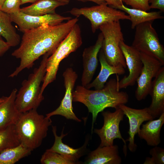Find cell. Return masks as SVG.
<instances>
[{
  "mask_svg": "<svg viewBox=\"0 0 164 164\" xmlns=\"http://www.w3.org/2000/svg\"><path fill=\"white\" fill-rule=\"evenodd\" d=\"M36 110L22 113L15 125L20 143L32 151L40 146L52 123L50 118L39 114Z\"/></svg>",
  "mask_w": 164,
  "mask_h": 164,
  "instance_id": "cell-3",
  "label": "cell"
},
{
  "mask_svg": "<svg viewBox=\"0 0 164 164\" xmlns=\"http://www.w3.org/2000/svg\"><path fill=\"white\" fill-rule=\"evenodd\" d=\"M40 162L42 164H77L67 156L47 149L42 155Z\"/></svg>",
  "mask_w": 164,
  "mask_h": 164,
  "instance_id": "cell-27",
  "label": "cell"
},
{
  "mask_svg": "<svg viewBox=\"0 0 164 164\" xmlns=\"http://www.w3.org/2000/svg\"><path fill=\"white\" fill-rule=\"evenodd\" d=\"M78 1L83 2H91L95 3L97 5H101L107 4L104 0H77Z\"/></svg>",
  "mask_w": 164,
  "mask_h": 164,
  "instance_id": "cell-34",
  "label": "cell"
},
{
  "mask_svg": "<svg viewBox=\"0 0 164 164\" xmlns=\"http://www.w3.org/2000/svg\"><path fill=\"white\" fill-rule=\"evenodd\" d=\"M78 18L56 25L44 24L23 32L20 46L12 54L20 60V64L9 77H13L24 69L32 68L41 56L46 53L51 55L77 23Z\"/></svg>",
  "mask_w": 164,
  "mask_h": 164,
  "instance_id": "cell-1",
  "label": "cell"
},
{
  "mask_svg": "<svg viewBox=\"0 0 164 164\" xmlns=\"http://www.w3.org/2000/svg\"><path fill=\"white\" fill-rule=\"evenodd\" d=\"M21 0H5L0 10L8 14L20 12Z\"/></svg>",
  "mask_w": 164,
  "mask_h": 164,
  "instance_id": "cell-29",
  "label": "cell"
},
{
  "mask_svg": "<svg viewBox=\"0 0 164 164\" xmlns=\"http://www.w3.org/2000/svg\"><path fill=\"white\" fill-rule=\"evenodd\" d=\"M9 15L12 22L16 24L19 31L23 32L38 27L44 24L56 25L72 18L70 17L62 16L56 13L42 15L32 16L20 11Z\"/></svg>",
  "mask_w": 164,
  "mask_h": 164,
  "instance_id": "cell-13",
  "label": "cell"
},
{
  "mask_svg": "<svg viewBox=\"0 0 164 164\" xmlns=\"http://www.w3.org/2000/svg\"><path fill=\"white\" fill-rule=\"evenodd\" d=\"M0 8H1V7H0Z\"/></svg>",
  "mask_w": 164,
  "mask_h": 164,
  "instance_id": "cell-39",
  "label": "cell"
},
{
  "mask_svg": "<svg viewBox=\"0 0 164 164\" xmlns=\"http://www.w3.org/2000/svg\"><path fill=\"white\" fill-rule=\"evenodd\" d=\"M4 99V96H3L1 98H0V103L2 102Z\"/></svg>",
  "mask_w": 164,
  "mask_h": 164,
  "instance_id": "cell-38",
  "label": "cell"
},
{
  "mask_svg": "<svg viewBox=\"0 0 164 164\" xmlns=\"http://www.w3.org/2000/svg\"><path fill=\"white\" fill-rule=\"evenodd\" d=\"M114 112L102 111L104 124L100 129H95L94 132L100 137L101 143L99 146H111L114 145V140L118 138L122 140L124 145L123 151L125 155L127 154L126 141L122 138L119 130V124L125 115L122 111L118 107Z\"/></svg>",
  "mask_w": 164,
  "mask_h": 164,
  "instance_id": "cell-9",
  "label": "cell"
},
{
  "mask_svg": "<svg viewBox=\"0 0 164 164\" xmlns=\"http://www.w3.org/2000/svg\"><path fill=\"white\" fill-rule=\"evenodd\" d=\"M153 21L141 23L135 28L132 46L140 52L152 56L164 65V48L152 26Z\"/></svg>",
  "mask_w": 164,
  "mask_h": 164,
  "instance_id": "cell-7",
  "label": "cell"
},
{
  "mask_svg": "<svg viewBox=\"0 0 164 164\" xmlns=\"http://www.w3.org/2000/svg\"><path fill=\"white\" fill-rule=\"evenodd\" d=\"M18 90L13 89L9 96L4 97L0 103V129L15 125L22 114L17 109L15 101Z\"/></svg>",
  "mask_w": 164,
  "mask_h": 164,
  "instance_id": "cell-17",
  "label": "cell"
},
{
  "mask_svg": "<svg viewBox=\"0 0 164 164\" xmlns=\"http://www.w3.org/2000/svg\"><path fill=\"white\" fill-rule=\"evenodd\" d=\"M103 36L101 48L106 59L111 65L127 66L125 58L119 46L120 42L124 41L120 21L107 22L100 26Z\"/></svg>",
  "mask_w": 164,
  "mask_h": 164,
  "instance_id": "cell-6",
  "label": "cell"
},
{
  "mask_svg": "<svg viewBox=\"0 0 164 164\" xmlns=\"http://www.w3.org/2000/svg\"><path fill=\"white\" fill-rule=\"evenodd\" d=\"M118 80L111 79L100 89L90 90L82 86L78 85L73 91V102L83 104L92 114V132L99 112L107 108L115 109L128 102V94L125 92L120 91L118 88Z\"/></svg>",
  "mask_w": 164,
  "mask_h": 164,
  "instance_id": "cell-2",
  "label": "cell"
},
{
  "mask_svg": "<svg viewBox=\"0 0 164 164\" xmlns=\"http://www.w3.org/2000/svg\"><path fill=\"white\" fill-rule=\"evenodd\" d=\"M103 39V35L101 32L95 44L84 50L82 54L83 70L81 78L83 86L85 87L91 83L93 79L97 67V56L102 47Z\"/></svg>",
  "mask_w": 164,
  "mask_h": 164,
  "instance_id": "cell-15",
  "label": "cell"
},
{
  "mask_svg": "<svg viewBox=\"0 0 164 164\" xmlns=\"http://www.w3.org/2000/svg\"><path fill=\"white\" fill-rule=\"evenodd\" d=\"M70 13L76 17L83 16L90 22L91 30L94 33L101 25L107 22L130 19L129 15L120 10L107 6V4L81 8H73Z\"/></svg>",
  "mask_w": 164,
  "mask_h": 164,
  "instance_id": "cell-8",
  "label": "cell"
},
{
  "mask_svg": "<svg viewBox=\"0 0 164 164\" xmlns=\"http://www.w3.org/2000/svg\"><path fill=\"white\" fill-rule=\"evenodd\" d=\"M12 22L9 15L0 10V36L11 47H15L20 43V37Z\"/></svg>",
  "mask_w": 164,
  "mask_h": 164,
  "instance_id": "cell-24",
  "label": "cell"
},
{
  "mask_svg": "<svg viewBox=\"0 0 164 164\" xmlns=\"http://www.w3.org/2000/svg\"><path fill=\"white\" fill-rule=\"evenodd\" d=\"M114 8L128 13L132 22L131 28L135 29L139 24L147 22L153 21L156 19H162L160 11L147 12L139 9L128 8L123 4Z\"/></svg>",
  "mask_w": 164,
  "mask_h": 164,
  "instance_id": "cell-23",
  "label": "cell"
},
{
  "mask_svg": "<svg viewBox=\"0 0 164 164\" xmlns=\"http://www.w3.org/2000/svg\"><path fill=\"white\" fill-rule=\"evenodd\" d=\"M11 47L9 44L4 41L0 36V56L3 55Z\"/></svg>",
  "mask_w": 164,
  "mask_h": 164,
  "instance_id": "cell-32",
  "label": "cell"
},
{
  "mask_svg": "<svg viewBox=\"0 0 164 164\" xmlns=\"http://www.w3.org/2000/svg\"><path fill=\"white\" fill-rule=\"evenodd\" d=\"M107 5L115 8L123 4V0H104Z\"/></svg>",
  "mask_w": 164,
  "mask_h": 164,
  "instance_id": "cell-33",
  "label": "cell"
},
{
  "mask_svg": "<svg viewBox=\"0 0 164 164\" xmlns=\"http://www.w3.org/2000/svg\"><path fill=\"white\" fill-rule=\"evenodd\" d=\"M150 3V8L159 9L161 12L164 11V0H148Z\"/></svg>",
  "mask_w": 164,
  "mask_h": 164,
  "instance_id": "cell-31",
  "label": "cell"
},
{
  "mask_svg": "<svg viewBox=\"0 0 164 164\" xmlns=\"http://www.w3.org/2000/svg\"><path fill=\"white\" fill-rule=\"evenodd\" d=\"M149 94L152 102L147 107L153 119L164 112V67H162L152 81Z\"/></svg>",
  "mask_w": 164,
  "mask_h": 164,
  "instance_id": "cell-16",
  "label": "cell"
},
{
  "mask_svg": "<svg viewBox=\"0 0 164 164\" xmlns=\"http://www.w3.org/2000/svg\"><path fill=\"white\" fill-rule=\"evenodd\" d=\"M118 108L123 111L125 115L128 118L129 123V135L127 140L129 142L128 147L131 152H135L137 145L135 142V137L138 133L141 125L146 121L153 119L149 113L147 108L142 109H136L128 107L125 104L120 105Z\"/></svg>",
  "mask_w": 164,
  "mask_h": 164,
  "instance_id": "cell-14",
  "label": "cell"
},
{
  "mask_svg": "<svg viewBox=\"0 0 164 164\" xmlns=\"http://www.w3.org/2000/svg\"><path fill=\"white\" fill-rule=\"evenodd\" d=\"M164 123V112L156 120L148 121L142 124L138 132V136L144 140L149 146H158L161 142L160 133Z\"/></svg>",
  "mask_w": 164,
  "mask_h": 164,
  "instance_id": "cell-21",
  "label": "cell"
},
{
  "mask_svg": "<svg viewBox=\"0 0 164 164\" xmlns=\"http://www.w3.org/2000/svg\"><path fill=\"white\" fill-rule=\"evenodd\" d=\"M82 42L80 28L77 23L47 59L46 71L41 86V95H43V92L46 87L56 80L61 61L71 53L75 51L81 46Z\"/></svg>",
  "mask_w": 164,
  "mask_h": 164,
  "instance_id": "cell-5",
  "label": "cell"
},
{
  "mask_svg": "<svg viewBox=\"0 0 164 164\" xmlns=\"http://www.w3.org/2000/svg\"><path fill=\"white\" fill-rule=\"evenodd\" d=\"M98 55L101 65L100 71L95 79L85 87L87 89L94 87L95 90L101 89L104 87L110 75L113 74L121 75L125 73V68L122 66H114L109 64L101 48Z\"/></svg>",
  "mask_w": 164,
  "mask_h": 164,
  "instance_id": "cell-19",
  "label": "cell"
},
{
  "mask_svg": "<svg viewBox=\"0 0 164 164\" xmlns=\"http://www.w3.org/2000/svg\"><path fill=\"white\" fill-rule=\"evenodd\" d=\"M64 5L56 0H37L29 6L21 8L20 11L30 15H42L55 13L57 8Z\"/></svg>",
  "mask_w": 164,
  "mask_h": 164,
  "instance_id": "cell-22",
  "label": "cell"
},
{
  "mask_svg": "<svg viewBox=\"0 0 164 164\" xmlns=\"http://www.w3.org/2000/svg\"><path fill=\"white\" fill-rule=\"evenodd\" d=\"M20 144L15 130V125L0 129V152Z\"/></svg>",
  "mask_w": 164,
  "mask_h": 164,
  "instance_id": "cell-26",
  "label": "cell"
},
{
  "mask_svg": "<svg viewBox=\"0 0 164 164\" xmlns=\"http://www.w3.org/2000/svg\"><path fill=\"white\" fill-rule=\"evenodd\" d=\"M32 151L20 143L0 152V164H14L31 154Z\"/></svg>",
  "mask_w": 164,
  "mask_h": 164,
  "instance_id": "cell-25",
  "label": "cell"
},
{
  "mask_svg": "<svg viewBox=\"0 0 164 164\" xmlns=\"http://www.w3.org/2000/svg\"><path fill=\"white\" fill-rule=\"evenodd\" d=\"M43 55L39 67L35 68L28 78L22 81L17 93L15 104L22 113L37 109L44 100L43 96L40 94V84L46 73L47 59L50 55L47 53Z\"/></svg>",
  "mask_w": 164,
  "mask_h": 164,
  "instance_id": "cell-4",
  "label": "cell"
},
{
  "mask_svg": "<svg viewBox=\"0 0 164 164\" xmlns=\"http://www.w3.org/2000/svg\"><path fill=\"white\" fill-rule=\"evenodd\" d=\"M140 53L143 66L136 80L137 86L135 92V97L138 101L145 99L149 94L152 80L163 66L156 59L143 53Z\"/></svg>",
  "mask_w": 164,
  "mask_h": 164,
  "instance_id": "cell-10",
  "label": "cell"
},
{
  "mask_svg": "<svg viewBox=\"0 0 164 164\" xmlns=\"http://www.w3.org/2000/svg\"><path fill=\"white\" fill-rule=\"evenodd\" d=\"M58 1L62 2L65 4V5L68 4L70 0H56Z\"/></svg>",
  "mask_w": 164,
  "mask_h": 164,
  "instance_id": "cell-36",
  "label": "cell"
},
{
  "mask_svg": "<svg viewBox=\"0 0 164 164\" xmlns=\"http://www.w3.org/2000/svg\"><path fill=\"white\" fill-rule=\"evenodd\" d=\"M123 2L131 6L132 8L145 11L150 9L148 0H123Z\"/></svg>",
  "mask_w": 164,
  "mask_h": 164,
  "instance_id": "cell-30",
  "label": "cell"
},
{
  "mask_svg": "<svg viewBox=\"0 0 164 164\" xmlns=\"http://www.w3.org/2000/svg\"><path fill=\"white\" fill-rule=\"evenodd\" d=\"M52 131L55 137L54 144L52 147L47 150L50 151L56 152L62 155L79 163L78 160L83 155L86 149L88 141L85 142V144L81 147L77 149H74L66 145L62 142L63 138L66 136L68 133H63V127L61 135L58 136L56 134V127L52 126Z\"/></svg>",
  "mask_w": 164,
  "mask_h": 164,
  "instance_id": "cell-20",
  "label": "cell"
},
{
  "mask_svg": "<svg viewBox=\"0 0 164 164\" xmlns=\"http://www.w3.org/2000/svg\"><path fill=\"white\" fill-rule=\"evenodd\" d=\"M37 0H21V4L23 5L27 3H34Z\"/></svg>",
  "mask_w": 164,
  "mask_h": 164,
  "instance_id": "cell-35",
  "label": "cell"
},
{
  "mask_svg": "<svg viewBox=\"0 0 164 164\" xmlns=\"http://www.w3.org/2000/svg\"><path fill=\"white\" fill-rule=\"evenodd\" d=\"M119 46L125 58L129 74L118 80V87L119 90L134 85L143 66L139 51L132 46L125 44L124 41L120 42Z\"/></svg>",
  "mask_w": 164,
  "mask_h": 164,
  "instance_id": "cell-11",
  "label": "cell"
},
{
  "mask_svg": "<svg viewBox=\"0 0 164 164\" xmlns=\"http://www.w3.org/2000/svg\"><path fill=\"white\" fill-rule=\"evenodd\" d=\"M149 154L152 157H146L144 164H164V149L163 148L157 146H154L150 150Z\"/></svg>",
  "mask_w": 164,
  "mask_h": 164,
  "instance_id": "cell-28",
  "label": "cell"
},
{
  "mask_svg": "<svg viewBox=\"0 0 164 164\" xmlns=\"http://www.w3.org/2000/svg\"><path fill=\"white\" fill-rule=\"evenodd\" d=\"M63 76L65 88L64 97L60 106L54 111L46 114V116L50 118L55 115H60L67 119L80 122L81 120L74 113L72 106L73 92L78 75L72 68L69 67L64 71Z\"/></svg>",
  "mask_w": 164,
  "mask_h": 164,
  "instance_id": "cell-12",
  "label": "cell"
},
{
  "mask_svg": "<svg viewBox=\"0 0 164 164\" xmlns=\"http://www.w3.org/2000/svg\"><path fill=\"white\" fill-rule=\"evenodd\" d=\"M5 0H0V6L1 7Z\"/></svg>",
  "mask_w": 164,
  "mask_h": 164,
  "instance_id": "cell-37",
  "label": "cell"
},
{
  "mask_svg": "<svg viewBox=\"0 0 164 164\" xmlns=\"http://www.w3.org/2000/svg\"><path fill=\"white\" fill-rule=\"evenodd\" d=\"M122 160L117 145L99 147L89 154L84 164H120Z\"/></svg>",
  "mask_w": 164,
  "mask_h": 164,
  "instance_id": "cell-18",
  "label": "cell"
}]
</instances>
